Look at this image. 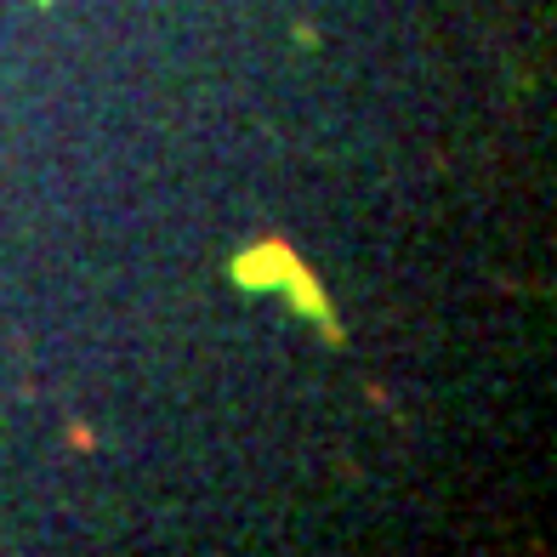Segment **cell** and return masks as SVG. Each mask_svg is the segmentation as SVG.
Returning <instances> with one entry per match:
<instances>
[{
    "instance_id": "cell-1",
    "label": "cell",
    "mask_w": 557,
    "mask_h": 557,
    "mask_svg": "<svg viewBox=\"0 0 557 557\" xmlns=\"http://www.w3.org/2000/svg\"><path fill=\"white\" fill-rule=\"evenodd\" d=\"M227 278H234L239 290H285L296 319H308L324 331V342H342V324H336V308L324 285L313 278V268L296 257L285 239H262V245H245L234 262H227Z\"/></svg>"
},
{
    "instance_id": "cell-2",
    "label": "cell",
    "mask_w": 557,
    "mask_h": 557,
    "mask_svg": "<svg viewBox=\"0 0 557 557\" xmlns=\"http://www.w3.org/2000/svg\"><path fill=\"white\" fill-rule=\"evenodd\" d=\"M40 7H52V0H40Z\"/></svg>"
}]
</instances>
